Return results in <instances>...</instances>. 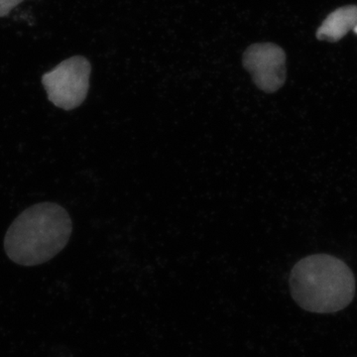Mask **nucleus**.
I'll return each mask as SVG.
<instances>
[{
  "instance_id": "2",
  "label": "nucleus",
  "mask_w": 357,
  "mask_h": 357,
  "mask_svg": "<svg viewBox=\"0 0 357 357\" xmlns=\"http://www.w3.org/2000/svg\"><path fill=\"white\" fill-rule=\"evenodd\" d=\"M293 299L302 309L331 314L344 309L356 295V278L351 268L335 256H307L290 275Z\"/></svg>"
},
{
  "instance_id": "6",
  "label": "nucleus",
  "mask_w": 357,
  "mask_h": 357,
  "mask_svg": "<svg viewBox=\"0 0 357 357\" xmlns=\"http://www.w3.org/2000/svg\"><path fill=\"white\" fill-rule=\"evenodd\" d=\"M23 1L24 0H0V17H6L13 8Z\"/></svg>"
},
{
  "instance_id": "1",
  "label": "nucleus",
  "mask_w": 357,
  "mask_h": 357,
  "mask_svg": "<svg viewBox=\"0 0 357 357\" xmlns=\"http://www.w3.org/2000/svg\"><path fill=\"white\" fill-rule=\"evenodd\" d=\"M73 225L69 213L54 203L30 206L7 230L4 249L9 259L22 266L48 262L69 243Z\"/></svg>"
},
{
  "instance_id": "4",
  "label": "nucleus",
  "mask_w": 357,
  "mask_h": 357,
  "mask_svg": "<svg viewBox=\"0 0 357 357\" xmlns=\"http://www.w3.org/2000/svg\"><path fill=\"white\" fill-rule=\"evenodd\" d=\"M243 63L256 86L264 93H273L285 84L286 54L277 45H251L244 52Z\"/></svg>"
},
{
  "instance_id": "5",
  "label": "nucleus",
  "mask_w": 357,
  "mask_h": 357,
  "mask_svg": "<svg viewBox=\"0 0 357 357\" xmlns=\"http://www.w3.org/2000/svg\"><path fill=\"white\" fill-rule=\"evenodd\" d=\"M357 25V6L340 7L331 13L317 32L321 41L337 42Z\"/></svg>"
},
{
  "instance_id": "3",
  "label": "nucleus",
  "mask_w": 357,
  "mask_h": 357,
  "mask_svg": "<svg viewBox=\"0 0 357 357\" xmlns=\"http://www.w3.org/2000/svg\"><path fill=\"white\" fill-rule=\"evenodd\" d=\"M91 72V66L83 56L63 61L42 77L48 100L59 109H77L88 96Z\"/></svg>"
},
{
  "instance_id": "7",
  "label": "nucleus",
  "mask_w": 357,
  "mask_h": 357,
  "mask_svg": "<svg viewBox=\"0 0 357 357\" xmlns=\"http://www.w3.org/2000/svg\"><path fill=\"white\" fill-rule=\"evenodd\" d=\"M354 32H356V34H357V25L356 26V28H354Z\"/></svg>"
}]
</instances>
